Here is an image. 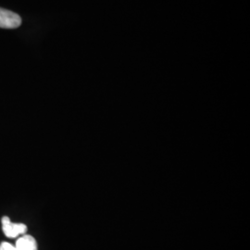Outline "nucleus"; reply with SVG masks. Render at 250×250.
I'll list each match as a JSON object with an SVG mask.
<instances>
[{"label": "nucleus", "instance_id": "4", "mask_svg": "<svg viewBox=\"0 0 250 250\" xmlns=\"http://www.w3.org/2000/svg\"><path fill=\"white\" fill-rule=\"evenodd\" d=\"M0 250H16L15 246L9 244L8 242H2L0 244Z\"/></svg>", "mask_w": 250, "mask_h": 250}, {"label": "nucleus", "instance_id": "3", "mask_svg": "<svg viewBox=\"0 0 250 250\" xmlns=\"http://www.w3.org/2000/svg\"><path fill=\"white\" fill-rule=\"evenodd\" d=\"M16 250H38L36 239L29 234H23L19 238L16 245Z\"/></svg>", "mask_w": 250, "mask_h": 250}, {"label": "nucleus", "instance_id": "1", "mask_svg": "<svg viewBox=\"0 0 250 250\" xmlns=\"http://www.w3.org/2000/svg\"><path fill=\"white\" fill-rule=\"evenodd\" d=\"M2 229L5 235L9 238H16L19 235L26 234L27 226L23 224H13L8 216H4L1 220Z\"/></svg>", "mask_w": 250, "mask_h": 250}, {"label": "nucleus", "instance_id": "2", "mask_svg": "<svg viewBox=\"0 0 250 250\" xmlns=\"http://www.w3.org/2000/svg\"><path fill=\"white\" fill-rule=\"evenodd\" d=\"M21 23V19L17 13L8 9H0V28L15 29Z\"/></svg>", "mask_w": 250, "mask_h": 250}]
</instances>
